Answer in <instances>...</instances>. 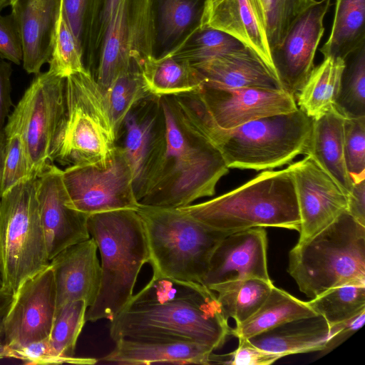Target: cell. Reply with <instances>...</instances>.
Listing matches in <instances>:
<instances>
[{"mask_svg":"<svg viewBox=\"0 0 365 365\" xmlns=\"http://www.w3.org/2000/svg\"><path fill=\"white\" fill-rule=\"evenodd\" d=\"M215 292L195 282L153 275L110 322V336L194 341L221 348L231 327Z\"/></svg>","mask_w":365,"mask_h":365,"instance_id":"6da1fadb","label":"cell"},{"mask_svg":"<svg viewBox=\"0 0 365 365\" xmlns=\"http://www.w3.org/2000/svg\"><path fill=\"white\" fill-rule=\"evenodd\" d=\"M163 139L140 205L178 208L215 193L229 172L220 151L187 118L173 96H162Z\"/></svg>","mask_w":365,"mask_h":365,"instance_id":"7a4b0ae2","label":"cell"},{"mask_svg":"<svg viewBox=\"0 0 365 365\" xmlns=\"http://www.w3.org/2000/svg\"><path fill=\"white\" fill-rule=\"evenodd\" d=\"M186 113L218 148L229 168L260 170L292 163L306 155L312 125V119L299 108L231 129L219 127L200 99L190 102Z\"/></svg>","mask_w":365,"mask_h":365,"instance_id":"3957f363","label":"cell"},{"mask_svg":"<svg viewBox=\"0 0 365 365\" xmlns=\"http://www.w3.org/2000/svg\"><path fill=\"white\" fill-rule=\"evenodd\" d=\"M88 229L100 252L101 281L95 302L86 312V322L115 318L133 295L139 272L149 262L150 252L142 221L135 210L91 214Z\"/></svg>","mask_w":365,"mask_h":365,"instance_id":"277c9868","label":"cell"},{"mask_svg":"<svg viewBox=\"0 0 365 365\" xmlns=\"http://www.w3.org/2000/svg\"><path fill=\"white\" fill-rule=\"evenodd\" d=\"M178 208L212 228L226 232L265 227L298 232L300 229L294 182L287 168L265 170L225 194Z\"/></svg>","mask_w":365,"mask_h":365,"instance_id":"5b68a950","label":"cell"},{"mask_svg":"<svg viewBox=\"0 0 365 365\" xmlns=\"http://www.w3.org/2000/svg\"><path fill=\"white\" fill-rule=\"evenodd\" d=\"M288 272L314 298L344 284H365V226L346 211L289 251Z\"/></svg>","mask_w":365,"mask_h":365,"instance_id":"8992f818","label":"cell"},{"mask_svg":"<svg viewBox=\"0 0 365 365\" xmlns=\"http://www.w3.org/2000/svg\"><path fill=\"white\" fill-rule=\"evenodd\" d=\"M153 275L200 284L211 257L228 234L193 218L179 208L140 205Z\"/></svg>","mask_w":365,"mask_h":365,"instance_id":"52a82bcc","label":"cell"},{"mask_svg":"<svg viewBox=\"0 0 365 365\" xmlns=\"http://www.w3.org/2000/svg\"><path fill=\"white\" fill-rule=\"evenodd\" d=\"M66 108L52 153L61 165L106 160L117 145V135L104 91L88 71L66 78Z\"/></svg>","mask_w":365,"mask_h":365,"instance_id":"ba28073f","label":"cell"},{"mask_svg":"<svg viewBox=\"0 0 365 365\" xmlns=\"http://www.w3.org/2000/svg\"><path fill=\"white\" fill-rule=\"evenodd\" d=\"M36 178L17 182L0 199V269L4 289L14 295L25 280L50 264Z\"/></svg>","mask_w":365,"mask_h":365,"instance_id":"9c48e42d","label":"cell"},{"mask_svg":"<svg viewBox=\"0 0 365 365\" xmlns=\"http://www.w3.org/2000/svg\"><path fill=\"white\" fill-rule=\"evenodd\" d=\"M150 0H119L103 39L96 80L105 91L120 74L141 73L156 58Z\"/></svg>","mask_w":365,"mask_h":365,"instance_id":"30bf717a","label":"cell"},{"mask_svg":"<svg viewBox=\"0 0 365 365\" xmlns=\"http://www.w3.org/2000/svg\"><path fill=\"white\" fill-rule=\"evenodd\" d=\"M62 179L72 206L88 215L130 209L140 204L133 186L130 163L120 145L106 160L68 166Z\"/></svg>","mask_w":365,"mask_h":365,"instance_id":"8fae6325","label":"cell"},{"mask_svg":"<svg viewBox=\"0 0 365 365\" xmlns=\"http://www.w3.org/2000/svg\"><path fill=\"white\" fill-rule=\"evenodd\" d=\"M65 86L66 78L48 70L33 80L16 106L21 115L31 170L36 177L48 163H53V145L65 113Z\"/></svg>","mask_w":365,"mask_h":365,"instance_id":"7c38bea8","label":"cell"},{"mask_svg":"<svg viewBox=\"0 0 365 365\" xmlns=\"http://www.w3.org/2000/svg\"><path fill=\"white\" fill-rule=\"evenodd\" d=\"M56 311L53 272L47 267L19 287L4 322L7 347L49 337Z\"/></svg>","mask_w":365,"mask_h":365,"instance_id":"4fadbf2b","label":"cell"},{"mask_svg":"<svg viewBox=\"0 0 365 365\" xmlns=\"http://www.w3.org/2000/svg\"><path fill=\"white\" fill-rule=\"evenodd\" d=\"M329 5L330 0L316 1L310 5L295 19L280 45L271 51L280 88L294 98L314 67Z\"/></svg>","mask_w":365,"mask_h":365,"instance_id":"5bb4252c","label":"cell"},{"mask_svg":"<svg viewBox=\"0 0 365 365\" xmlns=\"http://www.w3.org/2000/svg\"><path fill=\"white\" fill-rule=\"evenodd\" d=\"M300 215L298 242L309 240L346 211L347 199L334 180L309 155L287 167Z\"/></svg>","mask_w":365,"mask_h":365,"instance_id":"9a60e30c","label":"cell"},{"mask_svg":"<svg viewBox=\"0 0 365 365\" xmlns=\"http://www.w3.org/2000/svg\"><path fill=\"white\" fill-rule=\"evenodd\" d=\"M62 171L48 163L36 178L38 210L50 261L66 247L91 237L89 215L72 206Z\"/></svg>","mask_w":365,"mask_h":365,"instance_id":"2e32d148","label":"cell"},{"mask_svg":"<svg viewBox=\"0 0 365 365\" xmlns=\"http://www.w3.org/2000/svg\"><path fill=\"white\" fill-rule=\"evenodd\" d=\"M200 91L211 117L223 129L298 108L295 98L282 89L202 86Z\"/></svg>","mask_w":365,"mask_h":365,"instance_id":"e0dca14e","label":"cell"},{"mask_svg":"<svg viewBox=\"0 0 365 365\" xmlns=\"http://www.w3.org/2000/svg\"><path fill=\"white\" fill-rule=\"evenodd\" d=\"M122 128L125 136L120 146L131 166L134 190L139 201L164 136L160 97L148 95L137 102L125 115Z\"/></svg>","mask_w":365,"mask_h":365,"instance_id":"ac0fdd59","label":"cell"},{"mask_svg":"<svg viewBox=\"0 0 365 365\" xmlns=\"http://www.w3.org/2000/svg\"><path fill=\"white\" fill-rule=\"evenodd\" d=\"M267 235L264 227L231 232L215 248L203 284L210 286L247 277L272 281L267 267Z\"/></svg>","mask_w":365,"mask_h":365,"instance_id":"d6986e66","label":"cell"},{"mask_svg":"<svg viewBox=\"0 0 365 365\" xmlns=\"http://www.w3.org/2000/svg\"><path fill=\"white\" fill-rule=\"evenodd\" d=\"M200 26L230 35L252 51L276 76L259 0H220L205 4Z\"/></svg>","mask_w":365,"mask_h":365,"instance_id":"ffe728a7","label":"cell"},{"mask_svg":"<svg viewBox=\"0 0 365 365\" xmlns=\"http://www.w3.org/2000/svg\"><path fill=\"white\" fill-rule=\"evenodd\" d=\"M98 247L92 237L72 245L50 261L55 281L56 309L73 301L83 300L91 307L101 281Z\"/></svg>","mask_w":365,"mask_h":365,"instance_id":"44dd1931","label":"cell"},{"mask_svg":"<svg viewBox=\"0 0 365 365\" xmlns=\"http://www.w3.org/2000/svg\"><path fill=\"white\" fill-rule=\"evenodd\" d=\"M10 6L21 38L23 67L38 73L51 56L62 0H12Z\"/></svg>","mask_w":365,"mask_h":365,"instance_id":"7402d4cb","label":"cell"},{"mask_svg":"<svg viewBox=\"0 0 365 365\" xmlns=\"http://www.w3.org/2000/svg\"><path fill=\"white\" fill-rule=\"evenodd\" d=\"M114 349L99 361L118 364H210L215 351L194 341L163 339L120 338Z\"/></svg>","mask_w":365,"mask_h":365,"instance_id":"603a6c76","label":"cell"},{"mask_svg":"<svg viewBox=\"0 0 365 365\" xmlns=\"http://www.w3.org/2000/svg\"><path fill=\"white\" fill-rule=\"evenodd\" d=\"M192 65L205 87L281 89L275 75L246 46Z\"/></svg>","mask_w":365,"mask_h":365,"instance_id":"cb8c5ba5","label":"cell"},{"mask_svg":"<svg viewBox=\"0 0 365 365\" xmlns=\"http://www.w3.org/2000/svg\"><path fill=\"white\" fill-rule=\"evenodd\" d=\"M342 323V322H341ZM341 323L330 327L317 317L294 320L248 339L253 345L282 357L296 354L323 351L339 330Z\"/></svg>","mask_w":365,"mask_h":365,"instance_id":"d4e9b609","label":"cell"},{"mask_svg":"<svg viewBox=\"0 0 365 365\" xmlns=\"http://www.w3.org/2000/svg\"><path fill=\"white\" fill-rule=\"evenodd\" d=\"M345 117L336 108L312 119V131L305 155L310 156L347 196L353 187L344 152Z\"/></svg>","mask_w":365,"mask_h":365,"instance_id":"484cf974","label":"cell"},{"mask_svg":"<svg viewBox=\"0 0 365 365\" xmlns=\"http://www.w3.org/2000/svg\"><path fill=\"white\" fill-rule=\"evenodd\" d=\"M205 1L150 0L156 58L171 53L200 26Z\"/></svg>","mask_w":365,"mask_h":365,"instance_id":"4316f807","label":"cell"},{"mask_svg":"<svg viewBox=\"0 0 365 365\" xmlns=\"http://www.w3.org/2000/svg\"><path fill=\"white\" fill-rule=\"evenodd\" d=\"M107 0H62L64 18L81 50L86 69L96 73L104 39Z\"/></svg>","mask_w":365,"mask_h":365,"instance_id":"83f0119b","label":"cell"},{"mask_svg":"<svg viewBox=\"0 0 365 365\" xmlns=\"http://www.w3.org/2000/svg\"><path fill=\"white\" fill-rule=\"evenodd\" d=\"M317 316L307 302L273 285L260 307L245 321L232 328L231 335L237 339H249L284 324Z\"/></svg>","mask_w":365,"mask_h":365,"instance_id":"f1b7e54d","label":"cell"},{"mask_svg":"<svg viewBox=\"0 0 365 365\" xmlns=\"http://www.w3.org/2000/svg\"><path fill=\"white\" fill-rule=\"evenodd\" d=\"M344 66V60L327 57L312 70L295 98L298 108L312 119L335 107Z\"/></svg>","mask_w":365,"mask_h":365,"instance_id":"f546056e","label":"cell"},{"mask_svg":"<svg viewBox=\"0 0 365 365\" xmlns=\"http://www.w3.org/2000/svg\"><path fill=\"white\" fill-rule=\"evenodd\" d=\"M365 45V0H336L333 25L320 48L324 58H341Z\"/></svg>","mask_w":365,"mask_h":365,"instance_id":"4dcf8cb0","label":"cell"},{"mask_svg":"<svg viewBox=\"0 0 365 365\" xmlns=\"http://www.w3.org/2000/svg\"><path fill=\"white\" fill-rule=\"evenodd\" d=\"M141 73L148 93L157 97L197 91L203 86L192 64L170 56L155 58Z\"/></svg>","mask_w":365,"mask_h":365,"instance_id":"1f68e13d","label":"cell"},{"mask_svg":"<svg viewBox=\"0 0 365 365\" xmlns=\"http://www.w3.org/2000/svg\"><path fill=\"white\" fill-rule=\"evenodd\" d=\"M274 284L256 277L225 282L209 288L217 293L222 312L238 324L251 317L262 304Z\"/></svg>","mask_w":365,"mask_h":365,"instance_id":"d6a6232c","label":"cell"},{"mask_svg":"<svg viewBox=\"0 0 365 365\" xmlns=\"http://www.w3.org/2000/svg\"><path fill=\"white\" fill-rule=\"evenodd\" d=\"M88 305L83 300L68 302L56 311L49 339L63 363L96 364L97 359L74 357L78 336L86 322Z\"/></svg>","mask_w":365,"mask_h":365,"instance_id":"836d02e7","label":"cell"},{"mask_svg":"<svg viewBox=\"0 0 365 365\" xmlns=\"http://www.w3.org/2000/svg\"><path fill=\"white\" fill-rule=\"evenodd\" d=\"M332 327L365 311V284H348L329 289L307 302Z\"/></svg>","mask_w":365,"mask_h":365,"instance_id":"e575fe53","label":"cell"},{"mask_svg":"<svg viewBox=\"0 0 365 365\" xmlns=\"http://www.w3.org/2000/svg\"><path fill=\"white\" fill-rule=\"evenodd\" d=\"M244 46L223 31L200 26L167 56L195 64Z\"/></svg>","mask_w":365,"mask_h":365,"instance_id":"d590c367","label":"cell"},{"mask_svg":"<svg viewBox=\"0 0 365 365\" xmlns=\"http://www.w3.org/2000/svg\"><path fill=\"white\" fill-rule=\"evenodd\" d=\"M6 150L1 195L17 182L34 175L24 135L21 113L16 106L4 126Z\"/></svg>","mask_w":365,"mask_h":365,"instance_id":"8d00e7d4","label":"cell"},{"mask_svg":"<svg viewBox=\"0 0 365 365\" xmlns=\"http://www.w3.org/2000/svg\"><path fill=\"white\" fill-rule=\"evenodd\" d=\"M344 62L335 108L345 118L365 116V45Z\"/></svg>","mask_w":365,"mask_h":365,"instance_id":"74e56055","label":"cell"},{"mask_svg":"<svg viewBox=\"0 0 365 365\" xmlns=\"http://www.w3.org/2000/svg\"><path fill=\"white\" fill-rule=\"evenodd\" d=\"M148 95L150 94L143 75L140 71L135 69L119 75L104 91L117 140L127 113L137 102Z\"/></svg>","mask_w":365,"mask_h":365,"instance_id":"f35d334b","label":"cell"},{"mask_svg":"<svg viewBox=\"0 0 365 365\" xmlns=\"http://www.w3.org/2000/svg\"><path fill=\"white\" fill-rule=\"evenodd\" d=\"M49 71L62 78L87 71L80 46L67 24L61 10L51 58Z\"/></svg>","mask_w":365,"mask_h":365,"instance_id":"ab89813d","label":"cell"},{"mask_svg":"<svg viewBox=\"0 0 365 365\" xmlns=\"http://www.w3.org/2000/svg\"><path fill=\"white\" fill-rule=\"evenodd\" d=\"M270 51L280 45L295 19L315 0H259Z\"/></svg>","mask_w":365,"mask_h":365,"instance_id":"60d3db41","label":"cell"},{"mask_svg":"<svg viewBox=\"0 0 365 365\" xmlns=\"http://www.w3.org/2000/svg\"><path fill=\"white\" fill-rule=\"evenodd\" d=\"M344 152L353 183L365 179V116L345 118Z\"/></svg>","mask_w":365,"mask_h":365,"instance_id":"b9f144b4","label":"cell"},{"mask_svg":"<svg viewBox=\"0 0 365 365\" xmlns=\"http://www.w3.org/2000/svg\"><path fill=\"white\" fill-rule=\"evenodd\" d=\"M8 358H15L25 364L63 363L55 351L49 337L23 346L8 347Z\"/></svg>","mask_w":365,"mask_h":365,"instance_id":"7bdbcfd3","label":"cell"},{"mask_svg":"<svg viewBox=\"0 0 365 365\" xmlns=\"http://www.w3.org/2000/svg\"><path fill=\"white\" fill-rule=\"evenodd\" d=\"M237 348L225 355L227 359L219 364L231 365H269L282 356L280 354L262 349L250 342L248 339L239 338Z\"/></svg>","mask_w":365,"mask_h":365,"instance_id":"ee69618b","label":"cell"},{"mask_svg":"<svg viewBox=\"0 0 365 365\" xmlns=\"http://www.w3.org/2000/svg\"><path fill=\"white\" fill-rule=\"evenodd\" d=\"M0 58L16 64L23 59L21 38L11 14H0Z\"/></svg>","mask_w":365,"mask_h":365,"instance_id":"f6af8a7d","label":"cell"},{"mask_svg":"<svg viewBox=\"0 0 365 365\" xmlns=\"http://www.w3.org/2000/svg\"><path fill=\"white\" fill-rule=\"evenodd\" d=\"M12 68L10 63L0 58V129H4L6 118L13 106L11 93Z\"/></svg>","mask_w":365,"mask_h":365,"instance_id":"bcb514c9","label":"cell"},{"mask_svg":"<svg viewBox=\"0 0 365 365\" xmlns=\"http://www.w3.org/2000/svg\"><path fill=\"white\" fill-rule=\"evenodd\" d=\"M346 199V212L356 222L365 226V179L353 184Z\"/></svg>","mask_w":365,"mask_h":365,"instance_id":"7dc6e473","label":"cell"},{"mask_svg":"<svg viewBox=\"0 0 365 365\" xmlns=\"http://www.w3.org/2000/svg\"><path fill=\"white\" fill-rule=\"evenodd\" d=\"M13 299L12 293L5 289L0 290V342L4 341V322Z\"/></svg>","mask_w":365,"mask_h":365,"instance_id":"c3c4849f","label":"cell"},{"mask_svg":"<svg viewBox=\"0 0 365 365\" xmlns=\"http://www.w3.org/2000/svg\"><path fill=\"white\" fill-rule=\"evenodd\" d=\"M119 0H107L106 10L103 18V32L104 37L107 30V27L110 21L111 20L115 11L117 8Z\"/></svg>","mask_w":365,"mask_h":365,"instance_id":"681fc988","label":"cell"},{"mask_svg":"<svg viewBox=\"0 0 365 365\" xmlns=\"http://www.w3.org/2000/svg\"><path fill=\"white\" fill-rule=\"evenodd\" d=\"M6 150V134L4 129H0V199L1 197V182L4 168Z\"/></svg>","mask_w":365,"mask_h":365,"instance_id":"f907efd6","label":"cell"},{"mask_svg":"<svg viewBox=\"0 0 365 365\" xmlns=\"http://www.w3.org/2000/svg\"><path fill=\"white\" fill-rule=\"evenodd\" d=\"M8 358V347L4 341L0 342V359Z\"/></svg>","mask_w":365,"mask_h":365,"instance_id":"816d5d0a","label":"cell"},{"mask_svg":"<svg viewBox=\"0 0 365 365\" xmlns=\"http://www.w3.org/2000/svg\"><path fill=\"white\" fill-rule=\"evenodd\" d=\"M12 0H0V12L6 6H10Z\"/></svg>","mask_w":365,"mask_h":365,"instance_id":"f5cc1de1","label":"cell"},{"mask_svg":"<svg viewBox=\"0 0 365 365\" xmlns=\"http://www.w3.org/2000/svg\"><path fill=\"white\" fill-rule=\"evenodd\" d=\"M4 289V283L2 276V272L0 269V290Z\"/></svg>","mask_w":365,"mask_h":365,"instance_id":"db71d44e","label":"cell"},{"mask_svg":"<svg viewBox=\"0 0 365 365\" xmlns=\"http://www.w3.org/2000/svg\"><path fill=\"white\" fill-rule=\"evenodd\" d=\"M220 0H206L205 4H213Z\"/></svg>","mask_w":365,"mask_h":365,"instance_id":"11a10c76","label":"cell"}]
</instances>
